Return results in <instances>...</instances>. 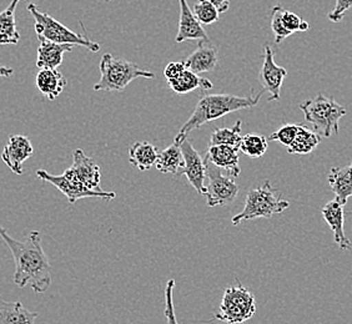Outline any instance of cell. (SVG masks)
Instances as JSON below:
<instances>
[{
    "mask_svg": "<svg viewBox=\"0 0 352 324\" xmlns=\"http://www.w3.org/2000/svg\"><path fill=\"white\" fill-rule=\"evenodd\" d=\"M0 238L13 255L14 284L21 288L29 284L35 293L47 292L52 284V266L41 247V232L32 231L25 240L18 241L0 226Z\"/></svg>",
    "mask_w": 352,
    "mask_h": 324,
    "instance_id": "cell-1",
    "label": "cell"
},
{
    "mask_svg": "<svg viewBox=\"0 0 352 324\" xmlns=\"http://www.w3.org/2000/svg\"><path fill=\"white\" fill-rule=\"evenodd\" d=\"M264 93L265 91L263 90L258 95H254V89H250L249 96H237V95L231 94L204 95L203 97L197 102L189 120L184 124L179 134L175 136L174 142L180 145L185 139H188L191 131L201 128L205 124L219 120L223 116L239 111V110L256 106Z\"/></svg>",
    "mask_w": 352,
    "mask_h": 324,
    "instance_id": "cell-2",
    "label": "cell"
},
{
    "mask_svg": "<svg viewBox=\"0 0 352 324\" xmlns=\"http://www.w3.org/2000/svg\"><path fill=\"white\" fill-rule=\"evenodd\" d=\"M100 80L94 85L95 91H124L136 79H154L155 74L140 69L136 64L111 54H104L100 59Z\"/></svg>",
    "mask_w": 352,
    "mask_h": 324,
    "instance_id": "cell-3",
    "label": "cell"
},
{
    "mask_svg": "<svg viewBox=\"0 0 352 324\" xmlns=\"http://www.w3.org/2000/svg\"><path fill=\"white\" fill-rule=\"evenodd\" d=\"M306 121L311 124L312 130L321 137L339 134V122L347 113L345 106L335 102L333 97L322 94L300 104Z\"/></svg>",
    "mask_w": 352,
    "mask_h": 324,
    "instance_id": "cell-4",
    "label": "cell"
},
{
    "mask_svg": "<svg viewBox=\"0 0 352 324\" xmlns=\"http://www.w3.org/2000/svg\"><path fill=\"white\" fill-rule=\"evenodd\" d=\"M27 9L34 18L35 33L39 40L53 41L58 44H72L75 47L79 45L87 47L93 53H98L100 50V45L98 43L90 40L85 35L78 34L70 30L49 14L41 12L34 3H29Z\"/></svg>",
    "mask_w": 352,
    "mask_h": 324,
    "instance_id": "cell-5",
    "label": "cell"
},
{
    "mask_svg": "<svg viewBox=\"0 0 352 324\" xmlns=\"http://www.w3.org/2000/svg\"><path fill=\"white\" fill-rule=\"evenodd\" d=\"M290 203L276 196L271 187L270 181H265L258 189H250L245 200V207L240 213L231 218L234 226H239L243 221H250L255 218H270L274 215L283 213L289 209Z\"/></svg>",
    "mask_w": 352,
    "mask_h": 324,
    "instance_id": "cell-6",
    "label": "cell"
},
{
    "mask_svg": "<svg viewBox=\"0 0 352 324\" xmlns=\"http://www.w3.org/2000/svg\"><path fill=\"white\" fill-rule=\"evenodd\" d=\"M256 312V299L254 293L241 284L223 290L220 311L214 316V321L225 324H241L249 321Z\"/></svg>",
    "mask_w": 352,
    "mask_h": 324,
    "instance_id": "cell-7",
    "label": "cell"
},
{
    "mask_svg": "<svg viewBox=\"0 0 352 324\" xmlns=\"http://www.w3.org/2000/svg\"><path fill=\"white\" fill-rule=\"evenodd\" d=\"M36 176L45 181V183H52L56 189L60 191L63 195H65L69 200V202L75 203L78 200L87 198V197H98L102 200L111 201L116 197V192L111 191H94L90 189L84 185V183L78 178L73 167L67 170L63 175H52L47 172L45 170H38Z\"/></svg>",
    "mask_w": 352,
    "mask_h": 324,
    "instance_id": "cell-8",
    "label": "cell"
},
{
    "mask_svg": "<svg viewBox=\"0 0 352 324\" xmlns=\"http://www.w3.org/2000/svg\"><path fill=\"white\" fill-rule=\"evenodd\" d=\"M206 166V200L209 207L228 206L235 201L239 194V185L231 177L223 176L221 169H219L212 162L205 157Z\"/></svg>",
    "mask_w": 352,
    "mask_h": 324,
    "instance_id": "cell-9",
    "label": "cell"
},
{
    "mask_svg": "<svg viewBox=\"0 0 352 324\" xmlns=\"http://www.w3.org/2000/svg\"><path fill=\"white\" fill-rule=\"evenodd\" d=\"M264 62L258 74V81L263 85L264 91L270 94L269 102L280 100L281 88L284 84L285 78L287 76V70L278 67L274 59V50L270 45L264 47Z\"/></svg>",
    "mask_w": 352,
    "mask_h": 324,
    "instance_id": "cell-10",
    "label": "cell"
},
{
    "mask_svg": "<svg viewBox=\"0 0 352 324\" xmlns=\"http://www.w3.org/2000/svg\"><path fill=\"white\" fill-rule=\"evenodd\" d=\"M180 149H182L184 157L183 175L186 176L191 186L197 189V194L205 195L206 194L205 159H203L197 152V149L189 141V139H185L180 143Z\"/></svg>",
    "mask_w": 352,
    "mask_h": 324,
    "instance_id": "cell-11",
    "label": "cell"
},
{
    "mask_svg": "<svg viewBox=\"0 0 352 324\" xmlns=\"http://www.w3.org/2000/svg\"><path fill=\"white\" fill-rule=\"evenodd\" d=\"M34 149L27 136L14 135L9 137L1 152V160L16 175L23 174V163L30 159Z\"/></svg>",
    "mask_w": 352,
    "mask_h": 324,
    "instance_id": "cell-12",
    "label": "cell"
},
{
    "mask_svg": "<svg viewBox=\"0 0 352 324\" xmlns=\"http://www.w3.org/2000/svg\"><path fill=\"white\" fill-rule=\"evenodd\" d=\"M180 5V19L179 29L175 36L176 43L189 40L209 41V36L204 30L203 25L197 21L192 10L190 9L186 0H179Z\"/></svg>",
    "mask_w": 352,
    "mask_h": 324,
    "instance_id": "cell-13",
    "label": "cell"
},
{
    "mask_svg": "<svg viewBox=\"0 0 352 324\" xmlns=\"http://www.w3.org/2000/svg\"><path fill=\"white\" fill-rule=\"evenodd\" d=\"M219 61V51L215 47L211 45L210 40L199 41L197 50L184 59L185 68L189 69L195 74L209 73L217 68Z\"/></svg>",
    "mask_w": 352,
    "mask_h": 324,
    "instance_id": "cell-14",
    "label": "cell"
},
{
    "mask_svg": "<svg viewBox=\"0 0 352 324\" xmlns=\"http://www.w3.org/2000/svg\"><path fill=\"white\" fill-rule=\"evenodd\" d=\"M321 212H322V216H324L326 223L333 231L335 242L339 244L341 250H350L352 247V242L349 240V237L346 236L345 230H344V223H345L344 205H341L336 200H332L330 202L326 203Z\"/></svg>",
    "mask_w": 352,
    "mask_h": 324,
    "instance_id": "cell-15",
    "label": "cell"
},
{
    "mask_svg": "<svg viewBox=\"0 0 352 324\" xmlns=\"http://www.w3.org/2000/svg\"><path fill=\"white\" fill-rule=\"evenodd\" d=\"M73 170L78 176V178L82 181L88 189L94 191H102L100 187V169L96 165V162L84 154L82 149H76L73 154Z\"/></svg>",
    "mask_w": 352,
    "mask_h": 324,
    "instance_id": "cell-16",
    "label": "cell"
},
{
    "mask_svg": "<svg viewBox=\"0 0 352 324\" xmlns=\"http://www.w3.org/2000/svg\"><path fill=\"white\" fill-rule=\"evenodd\" d=\"M75 45L58 44L49 40H41L38 47L36 67L39 69H58L63 64L65 53L73 51Z\"/></svg>",
    "mask_w": 352,
    "mask_h": 324,
    "instance_id": "cell-17",
    "label": "cell"
},
{
    "mask_svg": "<svg viewBox=\"0 0 352 324\" xmlns=\"http://www.w3.org/2000/svg\"><path fill=\"white\" fill-rule=\"evenodd\" d=\"M239 151L240 150L226 145H215L208 150L206 159L219 169L228 170L231 178H236L241 172L239 163Z\"/></svg>",
    "mask_w": 352,
    "mask_h": 324,
    "instance_id": "cell-18",
    "label": "cell"
},
{
    "mask_svg": "<svg viewBox=\"0 0 352 324\" xmlns=\"http://www.w3.org/2000/svg\"><path fill=\"white\" fill-rule=\"evenodd\" d=\"M35 84L41 94L53 102L63 93L68 81L56 69H41L35 78Z\"/></svg>",
    "mask_w": 352,
    "mask_h": 324,
    "instance_id": "cell-19",
    "label": "cell"
},
{
    "mask_svg": "<svg viewBox=\"0 0 352 324\" xmlns=\"http://www.w3.org/2000/svg\"><path fill=\"white\" fill-rule=\"evenodd\" d=\"M327 180L335 200L345 206L349 197H352V162L345 167H332Z\"/></svg>",
    "mask_w": 352,
    "mask_h": 324,
    "instance_id": "cell-20",
    "label": "cell"
},
{
    "mask_svg": "<svg viewBox=\"0 0 352 324\" xmlns=\"http://www.w3.org/2000/svg\"><path fill=\"white\" fill-rule=\"evenodd\" d=\"M38 313L27 310L19 301H0V324H35Z\"/></svg>",
    "mask_w": 352,
    "mask_h": 324,
    "instance_id": "cell-21",
    "label": "cell"
},
{
    "mask_svg": "<svg viewBox=\"0 0 352 324\" xmlns=\"http://www.w3.org/2000/svg\"><path fill=\"white\" fill-rule=\"evenodd\" d=\"M21 0H12L0 13V45H16L21 40V34L16 29L15 12Z\"/></svg>",
    "mask_w": 352,
    "mask_h": 324,
    "instance_id": "cell-22",
    "label": "cell"
},
{
    "mask_svg": "<svg viewBox=\"0 0 352 324\" xmlns=\"http://www.w3.org/2000/svg\"><path fill=\"white\" fill-rule=\"evenodd\" d=\"M157 155V149L150 142L138 141L130 146V163L139 171H148L155 166Z\"/></svg>",
    "mask_w": 352,
    "mask_h": 324,
    "instance_id": "cell-23",
    "label": "cell"
},
{
    "mask_svg": "<svg viewBox=\"0 0 352 324\" xmlns=\"http://www.w3.org/2000/svg\"><path fill=\"white\" fill-rule=\"evenodd\" d=\"M155 166L156 169L163 174L183 175L184 157L180 145L174 142L173 145H170L169 148L159 152Z\"/></svg>",
    "mask_w": 352,
    "mask_h": 324,
    "instance_id": "cell-24",
    "label": "cell"
},
{
    "mask_svg": "<svg viewBox=\"0 0 352 324\" xmlns=\"http://www.w3.org/2000/svg\"><path fill=\"white\" fill-rule=\"evenodd\" d=\"M170 89L176 94H188L197 89L210 90L212 89V82L208 79H204L200 75L192 73L189 69H185L183 74L174 80L168 81Z\"/></svg>",
    "mask_w": 352,
    "mask_h": 324,
    "instance_id": "cell-25",
    "label": "cell"
},
{
    "mask_svg": "<svg viewBox=\"0 0 352 324\" xmlns=\"http://www.w3.org/2000/svg\"><path fill=\"white\" fill-rule=\"evenodd\" d=\"M320 142H321V136H318L314 130H309L304 125H298L296 136L292 145L287 148V151L290 154L306 155L316 149Z\"/></svg>",
    "mask_w": 352,
    "mask_h": 324,
    "instance_id": "cell-26",
    "label": "cell"
},
{
    "mask_svg": "<svg viewBox=\"0 0 352 324\" xmlns=\"http://www.w3.org/2000/svg\"><path fill=\"white\" fill-rule=\"evenodd\" d=\"M243 140L241 135V121L235 122L232 128H219L211 134L210 146L226 145L240 150V143Z\"/></svg>",
    "mask_w": 352,
    "mask_h": 324,
    "instance_id": "cell-27",
    "label": "cell"
},
{
    "mask_svg": "<svg viewBox=\"0 0 352 324\" xmlns=\"http://www.w3.org/2000/svg\"><path fill=\"white\" fill-rule=\"evenodd\" d=\"M267 141L269 140L265 136L258 135V134H248V135L243 136V140L240 143V151L249 157L258 159L267 151V146H269Z\"/></svg>",
    "mask_w": 352,
    "mask_h": 324,
    "instance_id": "cell-28",
    "label": "cell"
},
{
    "mask_svg": "<svg viewBox=\"0 0 352 324\" xmlns=\"http://www.w3.org/2000/svg\"><path fill=\"white\" fill-rule=\"evenodd\" d=\"M192 13L201 25H211L217 23L220 16L217 8L214 7L209 0H197L192 9Z\"/></svg>",
    "mask_w": 352,
    "mask_h": 324,
    "instance_id": "cell-29",
    "label": "cell"
},
{
    "mask_svg": "<svg viewBox=\"0 0 352 324\" xmlns=\"http://www.w3.org/2000/svg\"><path fill=\"white\" fill-rule=\"evenodd\" d=\"M283 12H284V8L281 5H275L271 10V30L274 33L275 44H278V45L281 44L286 38L292 35V32H289L285 27L284 21H283Z\"/></svg>",
    "mask_w": 352,
    "mask_h": 324,
    "instance_id": "cell-30",
    "label": "cell"
},
{
    "mask_svg": "<svg viewBox=\"0 0 352 324\" xmlns=\"http://www.w3.org/2000/svg\"><path fill=\"white\" fill-rule=\"evenodd\" d=\"M174 288L175 281L169 279L165 286V310L164 316L166 319V324H179L175 316V307H174Z\"/></svg>",
    "mask_w": 352,
    "mask_h": 324,
    "instance_id": "cell-31",
    "label": "cell"
},
{
    "mask_svg": "<svg viewBox=\"0 0 352 324\" xmlns=\"http://www.w3.org/2000/svg\"><path fill=\"white\" fill-rule=\"evenodd\" d=\"M298 125L295 124H286L284 126L276 130L274 134H271L270 137L267 139L269 141H278L283 143L286 148L292 145L296 132H298Z\"/></svg>",
    "mask_w": 352,
    "mask_h": 324,
    "instance_id": "cell-32",
    "label": "cell"
},
{
    "mask_svg": "<svg viewBox=\"0 0 352 324\" xmlns=\"http://www.w3.org/2000/svg\"><path fill=\"white\" fill-rule=\"evenodd\" d=\"M283 21H284L286 29L289 32H292V34L296 32H307L310 29V24L307 21L300 18L296 14L285 10V9L283 12Z\"/></svg>",
    "mask_w": 352,
    "mask_h": 324,
    "instance_id": "cell-33",
    "label": "cell"
},
{
    "mask_svg": "<svg viewBox=\"0 0 352 324\" xmlns=\"http://www.w3.org/2000/svg\"><path fill=\"white\" fill-rule=\"evenodd\" d=\"M352 8V0H336V4L335 8L332 10L331 13L327 15L329 21H331L332 23H339V21L344 19L346 12L350 10Z\"/></svg>",
    "mask_w": 352,
    "mask_h": 324,
    "instance_id": "cell-34",
    "label": "cell"
},
{
    "mask_svg": "<svg viewBox=\"0 0 352 324\" xmlns=\"http://www.w3.org/2000/svg\"><path fill=\"white\" fill-rule=\"evenodd\" d=\"M185 69L186 68H185L184 61H171L164 69V76L168 81L174 80V79L183 74Z\"/></svg>",
    "mask_w": 352,
    "mask_h": 324,
    "instance_id": "cell-35",
    "label": "cell"
},
{
    "mask_svg": "<svg viewBox=\"0 0 352 324\" xmlns=\"http://www.w3.org/2000/svg\"><path fill=\"white\" fill-rule=\"evenodd\" d=\"M214 7L217 8L219 13H225L230 8V0H209Z\"/></svg>",
    "mask_w": 352,
    "mask_h": 324,
    "instance_id": "cell-36",
    "label": "cell"
},
{
    "mask_svg": "<svg viewBox=\"0 0 352 324\" xmlns=\"http://www.w3.org/2000/svg\"><path fill=\"white\" fill-rule=\"evenodd\" d=\"M14 74V70L8 67H0V78H10Z\"/></svg>",
    "mask_w": 352,
    "mask_h": 324,
    "instance_id": "cell-37",
    "label": "cell"
},
{
    "mask_svg": "<svg viewBox=\"0 0 352 324\" xmlns=\"http://www.w3.org/2000/svg\"><path fill=\"white\" fill-rule=\"evenodd\" d=\"M105 1H111V0H105Z\"/></svg>",
    "mask_w": 352,
    "mask_h": 324,
    "instance_id": "cell-38",
    "label": "cell"
}]
</instances>
